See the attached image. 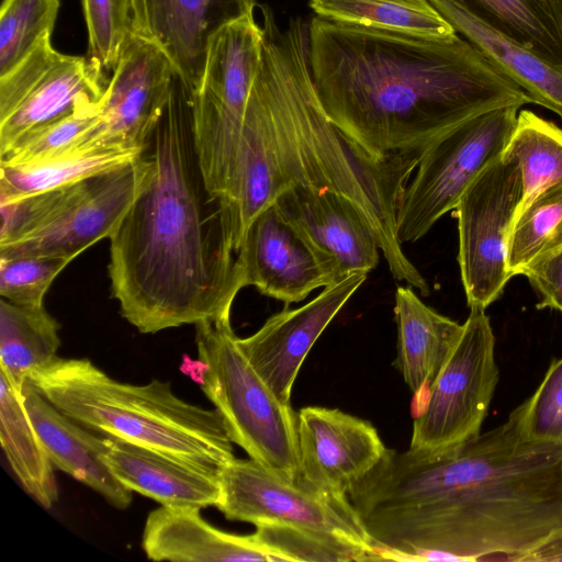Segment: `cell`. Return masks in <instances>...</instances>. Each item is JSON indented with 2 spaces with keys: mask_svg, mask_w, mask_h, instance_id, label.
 Returning <instances> with one entry per match:
<instances>
[{
  "mask_svg": "<svg viewBox=\"0 0 562 562\" xmlns=\"http://www.w3.org/2000/svg\"><path fill=\"white\" fill-rule=\"evenodd\" d=\"M192 95L176 75L136 196L110 237L112 296L143 334L231 317L244 288L223 202L200 167Z\"/></svg>",
  "mask_w": 562,
  "mask_h": 562,
  "instance_id": "obj_3",
  "label": "cell"
},
{
  "mask_svg": "<svg viewBox=\"0 0 562 562\" xmlns=\"http://www.w3.org/2000/svg\"><path fill=\"white\" fill-rule=\"evenodd\" d=\"M508 417L526 438L562 445V357L550 363L535 392Z\"/></svg>",
  "mask_w": 562,
  "mask_h": 562,
  "instance_id": "obj_35",
  "label": "cell"
},
{
  "mask_svg": "<svg viewBox=\"0 0 562 562\" xmlns=\"http://www.w3.org/2000/svg\"><path fill=\"white\" fill-rule=\"evenodd\" d=\"M143 172L140 154L130 165L87 179L78 196L54 222L22 240L0 246V257L49 256L72 261L112 236L136 196Z\"/></svg>",
  "mask_w": 562,
  "mask_h": 562,
  "instance_id": "obj_14",
  "label": "cell"
},
{
  "mask_svg": "<svg viewBox=\"0 0 562 562\" xmlns=\"http://www.w3.org/2000/svg\"><path fill=\"white\" fill-rule=\"evenodd\" d=\"M132 30L139 34H146V16L144 0H131Z\"/></svg>",
  "mask_w": 562,
  "mask_h": 562,
  "instance_id": "obj_41",
  "label": "cell"
},
{
  "mask_svg": "<svg viewBox=\"0 0 562 562\" xmlns=\"http://www.w3.org/2000/svg\"><path fill=\"white\" fill-rule=\"evenodd\" d=\"M218 510L229 520L297 538L336 561L384 560L347 495L319 488L302 475L286 480L252 459L234 458L218 472Z\"/></svg>",
  "mask_w": 562,
  "mask_h": 562,
  "instance_id": "obj_6",
  "label": "cell"
},
{
  "mask_svg": "<svg viewBox=\"0 0 562 562\" xmlns=\"http://www.w3.org/2000/svg\"><path fill=\"white\" fill-rule=\"evenodd\" d=\"M498 380L490 317L483 308H470L459 341L414 419L408 451L434 459L474 441L482 434Z\"/></svg>",
  "mask_w": 562,
  "mask_h": 562,
  "instance_id": "obj_9",
  "label": "cell"
},
{
  "mask_svg": "<svg viewBox=\"0 0 562 562\" xmlns=\"http://www.w3.org/2000/svg\"><path fill=\"white\" fill-rule=\"evenodd\" d=\"M86 180L12 199H0V246L22 240L48 226L78 196Z\"/></svg>",
  "mask_w": 562,
  "mask_h": 562,
  "instance_id": "obj_34",
  "label": "cell"
},
{
  "mask_svg": "<svg viewBox=\"0 0 562 562\" xmlns=\"http://www.w3.org/2000/svg\"><path fill=\"white\" fill-rule=\"evenodd\" d=\"M493 65L562 119V68L486 25L450 0H428Z\"/></svg>",
  "mask_w": 562,
  "mask_h": 562,
  "instance_id": "obj_24",
  "label": "cell"
},
{
  "mask_svg": "<svg viewBox=\"0 0 562 562\" xmlns=\"http://www.w3.org/2000/svg\"><path fill=\"white\" fill-rule=\"evenodd\" d=\"M236 267L244 288L251 285L286 306L328 285L317 259L273 203L247 227Z\"/></svg>",
  "mask_w": 562,
  "mask_h": 562,
  "instance_id": "obj_17",
  "label": "cell"
},
{
  "mask_svg": "<svg viewBox=\"0 0 562 562\" xmlns=\"http://www.w3.org/2000/svg\"><path fill=\"white\" fill-rule=\"evenodd\" d=\"M29 416L54 468L100 494L116 509H126L133 492L103 460L104 442L54 406L30 381L22 389Z\"/></svg>",
  "mask_w": 562,
  "mask_h": 562,
  "instance_id": "obj_20",
  "label": "cell"
},
{
  "mask_svg": "<svg viewBox=\"0 0 562 562\" xmlns=\"http://www.w3.org/2000/svg\"><path fill=\"white\" fill-rule=\"evenodd\" d=\"M347 496L384 560L518 562L562 530V445L508 417L440 458L386 449Z\"/></svg>",
  "mask_w": 562,
  "mask_h": 562,
  "instance_id": "obj_1",
  "label": "cell"
},
{
  "mask_svg": "<svg viewBox=\"0 0 562 562\" xmlns=\"http://www.w3.org/2000/svg\"><path fill=\"white\" fill-rule=\"evenodd\" d=\"M273 204L311 249L328 285L353 272L379 265L380 245L361 209L346 195L328 189L292 187Z\"/></svg>",
  "mask_w": 562,
  "mask_h": 562,
  "instance_id": "obj_12",
  "label": "cell"
},
{
  "mask_svg": "<svg viewBox=\"0 0 562 562\" xmlns=\"http://www.w3.org/2000/svg\"><path fill=\"white\" fill-rule=\"evenodd\" d=\"M60 54L53 47L50 35L44 36L31 54L0 77V121L11 114Z\"/></svg>",
  "mask_w": 562,
  "mask_h": 562,
  "instance_id": "obj_38",
  "label": "cell"
},
{
  "mask_svg": "<svg viewBox=\"0 0 562 562\" xmlns=\"http://www.w3.org/2000/svg\"><path fill=\"white\" fill-rule=\"evenodd\" d=\"M142 151L92 140L41 159L0 165V199L75 184L130 165Z\"/></svg>",
  "mask_w": 562,
  "mask_h": 562,
  "instance_id": "obj_25",
  "label": "cell"
},
{
  "mask_svg": "<svg viewBox=\"0 0 562 562\" xmlns=\"http://www.w3.org/2000/svg\"><path fill=\"white\" fill-rule=\"evenodd\" d=\"M109 80L89 56L60 54L19 105L0 121V157L30 132L79 108L102 102Z\"/></svg>",
  "mask_w": 562,
  "mask_h": 562,
  "instance_id": "obj_22",
  "label": "cell"
},
{
  "mask_svg": "<svg viewBox=\"0 0 562 562\" xmlns=\"http://www.w3.org/2000/svg\"><path fill=\"white\" fill-rule=\"evenodd\" d=\"M102 102L79 108L23 136L0 157V165H14L48 157L74 146L97 140Z\"/></svg>",
  "mask_w": 562,
  "mask_h": 562,
  "instance_id": "obj_33",
  "label": "cell"
},
{
  "mask_svg": "<svg viewBox=\"0 0 562 562\" xmlns=\"http://www.w3.org/2000/svg\"><path fill=\"white\" fill-rule=\"evenodd\" d=\"M263 30L249 11L223 25L209 42L204 71L192 95L200 167L209 192L229 193L241 126L262 56Z\"/></svg>",
  "mask_w": 562,
  "mask_h": 562,
  "instance_id": "obj_8",
  "label": "cell"
},
{
  "mask_svg": "<svg viewBox=\"0 0 562 562\" xmlns=\"http://www.w3.org/2000/svg\"><path fill=\"white\" fill-rule=\"evenodd\" d=\"M460 8L562 68V0H450Z\"/></svg>",
  "mask_w": 562,
  "mask_h": 562,
  "instance_id": "obj_27",
  "label": "cell"
},
{
  "mask_svg": "<svg viewBox=\"0 0 562 562\" xmlns=\"http://www.w3.org/2000/svg\"><path fill=\"white\" fill-rule=\"evenodd\" d=\"M263 45L241 126L236 165L222 201L237 254L250 222L292 187L328 189L352 200L369 221L389 269L422 290L426 279L402 249L396 216L422 151L373 156L326 115L310 71L307 27H281L261 5Z\"/></svg>",
  "mask_w": 562,
  "mask_h": 562,
  "instance_id": "obj_2",
  "label": "cell"
},
{
  "mask_svg": "<svg viewBox=\"0 0 562 562\" xmlns=\"http://www.w3.org/2000/svg\"><path fill=\"white\" fill-rule=\"evenodd\" d=\"M562 246V182L548 188L516 213L507 246L512 277Z\"/></svg>",
  "mask_w": 562,
  "mask_h": 562,
  "instance_id": "obj_31",
  "label": "cell"
},
{
  "mask_svg": "<svg viewBox=\"0 0 562 562\" xmlns=\"http://www.w3.org/2000/svg\"><path fill=\"white\" fill-rule=\"evenodd\" d=\"M367 276L353 272L324 286L308 303L297 308L286 306L251 336L238 338L250 364L281 402L290 404L294 381L308 351Z\"/></svg>",
  "mask_w": 562,
  "mask_h": 562,
  "instance_id": "obj_15",
  "label": "cell"
},
{
  "mask_svg": "<svg viewBox=\"0 0 562 562\" xmlns=\"http://www.w3.org/2000/svg\"><path fill=\"white\" fill-rule=\"evenodd\" d=\"M520 108L502 106L472 117L420 153L398 204L396 234L401 244L417 241L456 209L470 184L503 154Z\"/></svg>",
  "mask_w": 562,
  "mask_h": 562,
  "instance_id": "obj_10",
  "label": "cell"
},
{
  "mask_svg": "<svg viewBox=\"0 0 562 562\" xmlns=\"http://www.w3.org/2000/svg\"><path fill=\"white\" fill-rule=\"evenodd\" d=\"M21 386L0 369V441L23 488L48 509L58 490L46 449L29 416Z\"/></svg>",
  "mask_w": 562,
  "mask_h": 562,
  "instance_id": "obj_26",
  "label": "cell"
},
{
  "mask_svg": "<svg viewBox=\"0 0 562 562\" xmlns=\"http://www.w3.org/2000/svg\"><path fill=\"white\" fill-rule=\"evenodd\" d=\"M70 262L49 256L0 257V294L13 304L43 307L44 296Z\"/></svg>",
  "mask_w": 562,
  "mask_h": 562,
  "instance_id": "obj_36",
  "label": "cell"
},
{
  "mask_svg": "<svg viewBox=\"0 0 562 562\" xmlns=\"http://www.w3.org/2000/svg\"><path fill=\"white\" fill-rule=\"evenodd\" d=\"M502 156L513 159L520 171L522 192L517 212L562 182V130L531 111H519Z\"/></svg>",
  "mask_w": 562,
  "mask_h": 562,
  "instance_id": "obj_30",
  "label": "cell"
},
{
  "mask_svg": "<svg viewBox=\"0 0 562 562\" xmlns=\"http://www.w3.org/2000/svg\"><path fill=\"white\" fill-rule=\"evenodd\" d=\"M522 274L539 294L538 308L562 313V246L531 263Z\"/></svg>",
  "mask_w": 562,
  "mask_h": 562,
  "instance_id": "obj_39",
  "label": "cell"
},
{
  "mask_svg": "<svg viewBox=\"0 0 562 562\" xmlns=\"http://www.w3.org/2000/svg\"><path fill=\"white\" fill-rule=\"evenodd\" d=\"M518 562H562V530L525 553Z\"/></svg>",
  "mask_w": 562,
  "mask_h": 562,
  "instance_id": "obj_40",
  "label": "cell"
},
{
  "mask_svg": "<svg viewBox=\"0 0 562 562\" xmlns=\"http://www.w3.org/2000/svg\"><path fill=\"white\" fill-rule=\"evenodd\" d=\"M177 72L148 36L131 32L102 99L97 139L144 149L168 102Z\"/></svg>",
  "mask_w": 562,
  "mask_h": 562,
  "instance_id": "obj_13",
  "label": "cell"
},
{
  "mask_svg": "<svg viewBox=\"0 0 562 562\" xmlns=\"http://www.w3.org/2000/svg\"><path fill=\"white\" fill-rule=\"evenodd\" d=\"M310 7L344 24L435 38L458 34L428 0H310Z\"/></svg>",
  "mask_w": 562,
  "mask_h": 562,
  "instance_id": "obj_29",
  "label": "cell"
},
{
  "mask_svg": "<svg viewBox=\"0 0 562 562\" xmlns=\"http://www.w3.org/2000/svg\"><path fill=\"white\" fill-rule=\"evenodd\" d=\"M89 35V57L113 71L132 32L131 0H82Z\"/></svg>",
  "mask_w": 562,
  "mask_h": 562,
  "instance_id": "obj_37",
  "label": "cell"
},
{
  "mask_svg": "<svg viewBox=\"0 0 562 562\" xmlns=\"http://www.w3.org/2000/svg\"><path fill=\"white\" fill-rule=\"evenodd\" d=\"M307 52L326 115L373 156L423 151L482 113L533 103L459 34L424 37L315 16Z\"/></svg>",
  "mask_w": 562,
  "mask_h": 562,
  "instance_id": "obj_4",
  "label": "cell"
},
{
  "mask_svg": "<svg viewBox=\"0 0 562 562\" xmlns=\"http://www.w3.org/2000/svg\"><path fill=\"white\" fill-rule=\"evenodd\" d=\"M296 415L301 475L328 492L347 495L387 449L371 423L339 409L307 406Z\"/></svg>",
  "mask_w": 562,
  "mask_h": 562,
  "instance_id": "obj_16",
  "label": "cell"
},
{
  "mask_svg": "<svg viewBox=\"0 0 562 562\" xmlns=\"http://www.w3.org/2000/svg\"><path fill=\"white\" fill-rule=\"evenodd\" d=\"M27 380L93 432L213 471L235 458L218 412L179 398L168 382H119L88 359L59 357Z\"/></svg>",
  "mask_w": 562,
  "mask_h": 562,
  "instance_id": "obj_5",
  "label": "cell"
},
{
  "mask_svg": "<svg viewBox=\"0 0 562 562\" xmlns=\"http://www.w3.org/2000/svg\"><path fill=\"white\" fill-rule=\"evenodd\" d=\"M60 326L45 307L0 300V369L19 386L57 358Z\"/></svg>",
  "mask_w": 562,
  "mask_h": 562,
  "instance_id": "obj_28",
  "label": "cell"
},
{
  "mask_svg": "<svg viewBox=\"0 0 562 562\" xmlns=\"http://www.w3.org/2000/svg\"><path fill=\"white\" fill-rule=\"evenodd\" d=\"M521 192L517 164L501 155L470 184L454 209L458 262L470 308L485 310L512 278L507 246Z\"/></svg>",
  "mask_w": 562,
  "mask_h": 562,
  "instance_id": "obj_11",
  "label": "cell"
},
{
  "mask_svg": "<svg viewBox=\"0 0 562 562\" xmlns=\"http://www.w3.org/2000/svg\"><path fill=\"white\" fill-rule=\"evenodd\" d=\"M103 460L130 491L162 506L204 508L216 505L220 471L195 467L155 450L102 436Z\"/></svg>",
  "mask_w": 562,
  "mask_h": 562,
  "instance_id": "obj_21",
  "label": "cell"
},
{
  "mask_svg": "<svg viewBox=\"0 0 562 562\" xmlns=\"http://www.w3.org/2000/svg\"><path fill=\"white\" fill-rule=\"evenodd\" d=\"M195 342L201 390L214 404L232 442L271 472L299 480L297 415L250 364L231 317L196 323Z\"/></svg>",
  "mask_w": 562,
  "mask_h": 562,
  "instance_id": "obj_7",
  "label": "cell"
},
{
  "mask_svg": "<svg viewBox=\"0 0 562 562\" xmlns=\"http://www.w3.org/2000/svg\"><path fill=\"white\" fill-rule=\"evenodd\" d=\"M146 36L167 55L194 92L204 71L209 42L229 21L254 11L255 0H144Z\"/></svg>",
  "mask_w": 562,
  "mask_h": 562,
  "instance_id": "obj_19",
  "label": "cell"
},
{
  "mask_svg": "<svg viewBox=\"0 0 562 562\" xmlns=\"http://www.w3.org/2000/svg\"><path fill=\"white\" fill-rule=\"evenodd\" d=\"M60 0H3L0 9V77L10 72L47 35Z\"/></svg>",
  "mask_w": 562,
  "mask_h": 562,
  "instance_id": "obj_32",
  "label": "cell"
},
{
  "mask_svg": "<svg viewBox=\"0 0 562 562\" xmlns=\"http://www.w3.org/2000/svg\"><path fill=\"white\" fill-rule=\"evenodd\" d=\"M142 547L153 561L281 562L259 532L240 536L220 530L196 507L160 506L145 521Z\"/></svg>",
  "mask_w": 562,
  "mask_h": 562,
  "instance_id": "obj_18",
  "label": "cell"
},
{
  "mask_svg": "<svg viewBox=\"0 0 562 562\" xmlns=\"http://www.w3.org/2000/svg\"><path fill=\"white\" fill-rule=\"evenodd\" d=\"M395 366L415 394L429 389L459 341L463 324L426 305L411 285L395 291Z\"/></svg>",
  "mask_w": 562,
  "mask_h": 562,
  "instance_id": "obj_23",
  "label": "cell"
}]
</instances>
